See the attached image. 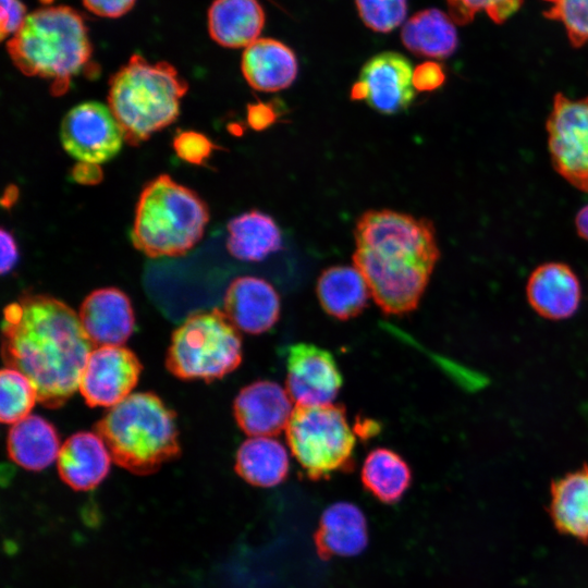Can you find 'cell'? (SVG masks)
Returning a JSON list of instances; mask_svg holds the SVG:
<instances>
[{
    "mask_svg": "<svg viewBox=\"0 0 588 588\" xmlns=\"http://www.w3.org/2000/svg\"><path fill=\"white\" fill-rule=\"evenodd\" d=\"M1 353L5 367L34 385L38 402L62 406L78 389L94 344L78 315L46 294H24L3 310Z\"/></svg>",
    "mask_w": 588,
    "mask_h": 588,
    "instance_id": "obj_1",
    "label": "cell"
},
{
    "mask_svg": "<svg viewBox=\"0 0 588 588\" xmlns=\"http://www.w3.org/2000/svg\"><path fill=\"white\" fill-rule=\"evenodd\" d=\"M354 266L389 315L414 310L440 257L431 221L391 209L368 210L354 231Z\"/></svg>",
    "mask_w": 588,
    "mask_h": 588,
    "instance_id": "obj_2",
    "label": "cell"
},
{
    "mask_svg": "<svg viewBox=\"0 0 588 588\" xmlns=\"http://www.w3.org/2000/svg\"><path fill=\"white\" fill-rule=\"evenodd\" d=\"M7 50L24 75L48 79L51 94L61 96L90 65L93 47L81 14L57 5L29 13L8 40Z\"/></svg>",
    "mask_w": 588,
    "mask_h": 588,
    "instance_id": "obj_3",
    "label": "cell"
},
{
    "mask_svg": "<svg viewBox=\"0 0 588 588\" xmlns=\"http://www.w3.org/2000/svg\"><path fill=\"white\" fill-rule=\"evenodd\" d=\"M111 458L135 475H150L181 454L175 413L151 392L128 395L95 425Z\"/></svg>",
    "mask_w": 588,
    "mask_h": 588,
    "instance_id": "obj_4",
    "label": "cell"
},
{
    "mask_svg": "<svg viewBox=\"0 0 588 588\" xmlns=\"http://www.w3.org/2000/svg\"><path fill=\"white\" fill-rule=\"evenodd\" d=\"M187 89L172 64L133 54L109 81L108 107L125 142L137 145L176 120Z\"/></svg>",
    "mask_w": 588,
    "mask_h": 588,
    "instance_id": "obj_5",
    "label": "cell"
},
{
    "mask_svg": "<svg viewBox=\"0 0 588 588\" xmlns=\"http://www.w3.org/2000/svg\"><path fill=\"white\" fill-rule=\"evenodd\" d=\"M208 221L206 203L170 175L161 174L139 194L132 243L151 258L182 256L200 241Z\"/></svg>",
    "mask_w": 588,
    "mask_h": 588,
    "instance_id": "obj_6",
    "label": "cell"
},
{
    "mask_svg": "<svg viewBox=\"0 0 588 588\" xmlns=\"http://www.w3.org/2000/svg\"><path fill=\"white\" fill-rule=\"evenodd\" d=\"M242 356L238 329L213 308L191 314L174 330L166 367L179 379L211 382L235 370Z\"/></svg>",
    "mask_w": 588,
    "mask_h": 588,
    "instance_id": "obj_7",
    "label": "cell"
},
{
    "mask_svg": "<svg viewBox=\"0 0 588 588\" xmlns=\"http://www.w3.org/2000/svg\"><path fill=\"white\" fill-rule=\"evenodd\" d=\"M285 432L292 454L310 479L352 467L356 438L343 406H296Z\"/></svg>",
    "mask_w": 588,
    "mask_h": 588,
    "instance_id": "obj_8",
    "label": "cell"
},
{
    "mask_svg": "<svg viewBox=\"0 0 588 588\" xmlns=\"http://www.w3.org/2000/svg\"><path fill=\"white\" fill-rule=\"evenodd\" d=\"M548 146L556 172L588 193V97L559 93L547 120Z\"/></svg>",
    "mask_w": 588,
    "mask_h": 588,
    "instance_id": "obj_9",
    "label": "cell"
},
{
    "mask_svg": "<svg viewBox=\"0 0 588 588\" xmlns=\"http://www.w3.org/2000/svg\"><path fill=\"white\" fill-rule=\"evenodd\" d=\"M60 138L71 157L97 164L114 158L125 140L110 108L98 101L70 109L61 121Z\"/></svg>",
    "mask_w": 588,
    "mask_h": 588,
    "instance_id": "obj_10",
    "label": "cell"
},
{
    "mask_svg": "<svg viewBox=\"0 0 588 588\" xmlns=\"http://www.w3.org/2000/svg\"><path fill=\"white\" fill-rule=\"evenodd\" d=\"M143 370L137 356L122 345L96 346L84 367L78 390L90 407H112L131 395Z\"/></svg>",
    "mask_w": 588,
    "mask_h": 588,
    "instance_id": "obj_11",
    "label": "cell"
},
{
    "mask_svg": "<svg viewBox=\"0 0 588 588\" xmlns=\"http://www.w3.org/2000/svg\"><path fill=\"white\" fill-rule=\"evenodd\" d=\"M413 73L409 60L403 54L380 52L364 64L358 81L351 89V98L365 100L382 114L403 112L415 97Z\"/></svg>",
    "mask_w": 588,
    "mask_h": 588,
    "instance_id": "obj_12",
    "label": "cell"
},
{
    "mask_svg": "<svg viewBox=\"0 0 588 588\" xmlns=\"http://www.w3.org/2000/svg\"><path fill=\"white\" fill-rule=\"evenodd\" d=\"M286 353V391L292 401L297 406L332 404L343 383L333 355L309 343H295Z\"/></svg>",
    "mask_w": 588,
    "mask_h": 588,
    "instance_id": "obj_13",
    "label": "cell"
},
{
    "mask_svg": "<svg viewBox=\"0 0 588 588\" xmlns=\"http://www.w3.org/2000/svg\"><path fill=\"white\" fill-rule=\"evenodd\" d=\"M293 411L289 392L271 380L245 385L233 404L236 424L250 437L278 434L286 429Z\"/></svg>",
    "mask_w": 588,
    "mask_h": 588,
    "instance_id": "obj_14",
    "label": "cell"
},
{
    "mask_svg": "<svg viewBox=\"0 0 588 588\" xmlns=\"http://www.w3.org/2000/svg\"><path fill=\"white\" fill-rule=\"evenodd\" d=\"M280 296L265 279L242 275L234 279L224 296V313L231 322L249 334L269 331L279 320Z\"/></svg>",
    "mask_w": 588,
    "mask_h": 588,
    "instance_id": "obj_15",
    "label": "cell"
},
{
    "mask_svg": "<svg viewBox=\"0 0 588 588\" xmlns=\"http://www.w3.org/2000/svg\"><path fill=\"white\" fill-rule=\"evenodd\" d=\"M78 318L96 346L122 345L133 333L135 323L128 296L112 286L88 294L79 307Z\"/></svg>",
    "mask_w": 588,
    "mask_h": 588,
    "instance_id": "obj_16",
    "label": "cell"
},
{
    "mask_svg": "<svg viewBox=\"0 0 588 588\" xmlns=\"http://www.w3.org/2000/svg\"><path fill=\"white\" fill-rule=\"evenodd\" d=\"M526 295L540 316L560 320L575 314L580 302V284L573 270L561 262L537 267L528 278Z\"/></svg>",
    "mask_w": 588,
    "mask_h": 588,
    "instance_id": "obj_17",
    "label": "cell"
},
{
    "mask_svg": "<svg viewBox=\"0 0 588 588\" xmlns=\"http://www.w3.org/2000/svg\"><path fill=\"white\" fill-rule=\"evenodd\" d=\"M111 460L108 448L97 433L81 431L61 445L57 468L60 478L70 488L87 491L107 477Z\"/></svg>",
    "mask_w": 588,
    "mask_h": 588,
    "instance_id": "obj_18",
    "label": "cell"
},
{
    "mask_svg": "<svg viewBox=\"0 0 588 588\" xmlns=\"http://www.w3.org/2000/svg\"><path fill=\"white\" fill-rule=\"evenodd\" d=\"M241 68L249 86L266 93L287 88L298 71L293 50L273 38H258L247 46Z\"/></svg>",
    "mask_w": 588,
    "mask_h": 588,
    "instance_id": "obj_19",
    "label": "cell"
},
{
    "mask_svg": "<svg viewBox=\"0 0 588 588\" xmlns=\"http://www.w3.org/2000/svg\"><path fill=\"white\" fill-rule=\"evenodd\" d=\"M549 515L560 534L588 543V465L552 481Z\"/></svg>",
    "mask_w": 588,
    "mask_h": 588,
    "instance_id": "obj_20",
    "label": "cell"
},
{
    "mask_svg": "<svg viewBox=\"0 0 588 588\" xmlns=\"http://www.w3.org/2000/svg\"><path fill=\"white\" fill-rule=\"evenodd\" d=\"M264 25L265 12L257 0H215L208 11L209 35L222 47L249 46Z\"/></svg>",
    "mask_w": 588,
    "mask_h": 588,
    "instance_id": "obj_21",
    "label": "cell"
},
{
    "mask_svg": "<svg viewBox=\"0 0 588 588\" xmlns=\"http://www.w3.org/2000/svg\"><path fill=\"white\" fill-rule=\"evenodd\" d=\"M315 542L322 558L351 556L362 552L367 543L363 512L348 502L330 505L321 516Z\"/></svg>",
    "mask_w": 588,
    "mask_h": 588,
    "instance_id": "obj_22",
    "label": "cell"
},
{
    "mask_svg": "<svg viewBox=\"0 0 588 588\" xmlns=\"http://www.w3.org/2000/svg\"><path fill=\"white\" fill-rule=\"evenodd\" d=\"M317 297L331 317L347 320L358 316L371 296L367 281L354 266H332L317 280Z\"/></svg>",
    "mask_w": 588,
    "mask_h": 588,
    "instance_id": "obj_23",
    "label": "cell"
},
{
    "mask_svg": "<svg viewBox=\"0 0 588 588\" xmlns=\"http://www.w3.org/2000/svg\"><path fill=\"white\" fill-rule=\"evenodd\" d=\"M60 448L53 425L37 415H28L13 424L7 438L9 457L28 470L50 466L58 458Z\"/></svg>",
    "mask_w": 588,
    "mask_h": 588,
    "instance_id": "obj_24",
    "label": "cell"
},
{
    "mask_svg": "<svg viewBox=\"0 0 588 588\" xmlns=\"http://www.w3.org/2000/svg\"><path fill=\"white\" fill-rule=\"evenodd\" d=\"M228 252L243 261H261L282 247V234L275 221L259 210L232 218L228 223Z\"/></svg>",
    "mask_w": 588,
    "mask_h": 588,
    "instance_id": "obj_25",
    "label": "cell"
},
{
    "mask_svg": "<svg viewBox=\"0 0 588 588\" xmlns=\"http://www.w3.org/2000/svg\"><path fill=\"white\" fill-rule=\"evenodd\" d=\"M289 469L285 446L271 437H252L236 452L235 471L253 486L274 487L285 480Z\"/></svg>",
    "mask_w": 588,
    "mask_h": 588,
    "instance_id": "obj_26",
    "label": "cell"
},
{
    "mask_svg": "<svg viewBox=\"0 0 588 588\" xmlns=\"http://www.w3.org/2000/svg\"><path fill=\"white\" fill-rule=\"evenodd\" d=\"M401 38L413 53L434 59L449 58L458 42L455 22L438 9H426L409 17Z\"/></svg>",
    "mask_w": 588,
    "mask_h": 588,
    "instance_id": "obj_27",
    "label": "cell"
},
{
    "mask_svg": "<svg viewBox=\"0 0 588 588\" xmlns=\"http://www.w3.org/2000/svg\"><path fill=\"white\" fill-rule=\"evenodd\" d=\"M360 474L366 490L384 503L401 500L412 481L408 464L400 454L387 448L370 451Z\"/></svg>",
    "mask_w": 588,
    "mask_h": 588,
    "instance_id": "obj_28",
    "label": "cell"
},
{
    "mask_svg": "<svg viewBox=\"0 0 588 588\" xmlns=\"http://www.w3.org/2000/svg\"><path fill=\"white\" fill-rule=\"evenodd\" d=\"M0 420L15 424L27 417L38 401L32 382L16 369L4 367L0 373Z\"/></svg>",
    "mask_w": 588,
    "mask_h": 588,
    "instance_id": "obj_29",
    "label": "cell"
},
{
    "mask_svg": "<svg viewBox=\"0 0 588 588\" xmlns=\"http://www.w3.org/2000/svg\"><path fill=\"white\" fill-rule=\"evenodd\" d=\"M549 3L544 15L560 22L571 44L579 48L588 44V0H543Z\"/></svg>",
    "mask_w": 588,
    "mask_h": 588,
    "instance_id": "obj_30",
    "label": "cell"
},
{
    "mask_svg": "<svg viewBox=\"0 0 588 588\" xmlns=\"http://www.w3.org/2000/svg\"><path fill=\"white\" fill-rule=\"evenodd\" d=\"M449 15L458 25L471 22L477 13H486L494 23H503L520 8L523 0H445Z\"/></svg>",
    "mask_w": 588,
    "mask_h": 588,
    "instance_id": "obj_31",
    "label": "cell"
},
{
    "mask_svg": "<svg viewBox=\"0 0 588 588\" xmlns=\"http://www.w3.org/2000/svg\"><path fill=\"white\" fill-rule=\"evenodd\" d=\"M364 24L379 33L400 26L407 13V0H355Z\"/></svg>",
    "mask_w": 588,
    "mask_h": 588,
    "instance_id": "obj_32",
    "label": "cell"
},
{
    "mask_svg": "<svg viewBox=\"0 0 588 588\" xmlns=\"http://www.w3.org/2000/svg\"><path fill=\"white\" fill-rule=\"evenodd\" d=\"M173 148L182 160L192 164H203L217 146L201 133L184 131L174 137Z\"/></svg>",
    "mask_w": 588,
    "mask_h": 588,
    "instance_id": "obj_33",
    "label": "cell"
},
{
    "mask_svg": "<svg viewBox=\"0 0 588 588\" xmlns=\"http://www.w3.org/2000/svg\"><path fill=\"white\" fill-rule=\"evenodd\" d=\"M26 8L21 0H1V39L13 36L27 17Z\"/></svg>",
    "mask_w": 588,
    "mask_h": 588,
    "instance_id": "obj_34",
    "label": "cell"
},
{
    "mask_svg": "<svg viewBox=\"0 0 588 588\" xmlns=\"http://www.w3.org/2000/svg\"><path fill=\"white\" fill-rule=\"evenodd\" d=\"M280 103L274 101L249 103L247 106V123L255 131L270 127L279 119Z\"/></svg>",
    "mask_w": 588,
    "mask_h": 588,
    "instance_id": "obj_35",
    "label": "cell"
},
{
    "mask_svg": "<svg viewBox=\"0 0 588 588\" xmlns=\"http://www.w3.org/2000/svg\"><path fill=\"white\" fill-rule=\"evenodd\" d=\"M443 69L434 62L419 64L413 73V85L418 91H430L440 87L444 82Z\"/></svg>",
    "mask_w": 588,
    "mask_h": 588,
    "instance_id": "obj_36",
    "label": "cell"
},
{
    "mask_svg": "<svg viewBox=\"0 0 588 588\" xmlns=\"http://www.w3.org/2000/svg\"><path fill=\"white\" fill-rule=\"evenodd\" d=\"M91 13L102 17H120L127 13L135 0H82Z\"/></svg>",
    "mask_w": 588,
    "mask_h": 588,
    "instance_id": "obj_37",
    "label": "cell"
},
{
    "mask_svg": "<svg viewBox=\"0 0 588 588\" xmlns=\"http://www.w3.org/2000/svg\"><path fill=\"white\" fill-rule=\"evenodd\" d=\"M1 273L11 271L19 260V247L15 237L5 229H1Z\"/></svg>",
    "mask_w": 588,
    "mask_h": 588,
    "instance_id": "obj_38",
    "label": "cell"
},
{
    "mask_svg": "<svg viewBox=\"0 0 588 588\" xmlns=\"http://www.w3.org/2000/svg\"><path fill=\"white\" fill-rule=\"evenodd\" d=\"M71 177L83 185H96L102 181L103 173L97 163L78 161L71 170Z\"/></svg>",
    "mask_w": 588,
    "mask_h": 588,
    "instance_id": "obj_39",
    "label": "cell"
},
{
    "mask_svg": "<svg viewBox=\"0 0 588 588\" xmlns=\"http://www.w3.org/2000/svg\"><path fill=\"white\" fill-rule=\"evenodd\" d=\"M575 225L579 236L588 241V205L577 212Z\"/></svg>",
    "mask_w": 588,
    "mask_h": 588,
    "instance_id": "obj_40",
    "label": "cell"
},
{
    "mask_svg": "<svg viewBox=\"0 0 588 588\" xmlns=\"http://www.w3.org/2000/svg\"><path fill=\"white\" fill-rule=\"evenodd\" d=\"M16 196H17L16 187L14 186L9 187L7 192L4 193V196L2 199L3 206H11L15 201Z\"/></svg>",
    "mask_w": 588,
    "mask_h": 588,
    "instance_id": "obj_41",
    "label": "cell"
}]
</instances>
